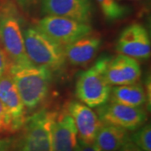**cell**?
Segmentation results:
<instances>
[{
	"instance_id": "cell-1",
	"label": "cell",
	"mask_w": 151,
	"mask_h": 151,
	"mask_svg": "<svg viewBox=\"0 0 151 151\" xmlns=\"http://www.w3.org/2000/svg\"><path fill=\"white\" fill-rule=\"evenodd\" d=\"M25 109L34 110L46 99L51 82V70L30 64L18 65L11 64L8 72Z\"/></svg>"
},
{
	"instance_id": "cell-2",
	"label": "cell",
	"mask_w": 151,
	"mask_h": 151,
	"mask_svg": "<svg viewBox=\"0 0 151 151\" xmlns=\"http://www.w3.org/2000/svg\"><path fill=\"white\" fill-rule=\"evenodd\" d=\"M0 45L11 64H32L25 52L20 16L15 6L10 2L4 3L0 8Z\"/></svg>"
},
{
	"instance_id": "cell-3",
	"label": "cell",
	"mask_w": 151,
	"mask_h": 151,
	"mask_svg": "<svg viewBox=\"0 0 151 151\" xmlns=\"http://www.w3.org/2000/svg\"><path fill=\"white\" fill-rule=\"evenodd\" d=\"M25 52L34 65L49 70H58L65 64L63 46L47 36L37 27H29L23 31Z\"/></svg>"
},
{
	"instance_id": "cell-4",
	"label": "cell",
	"mask_w": 151,
	"mask_h": 151,
	"mask_svg": "<svg viewBox=\"0 0 151 151\" xmlns=\"http://www.w3.org/2000/svg\"><path fill=\"white\" fill-rule=\"evenodd\" d=\"M108 58V56L101 57L90 68L82 71L77 78L76 95L81 103L89 108H98L109 99L112 87L104 74Z\"/></svg>"
},
{
	"instance_id": "cell-5",
	"label": "cell",
	"mask_w": 151,
	"mask_h": 151,
	"mask_svg": "<svg viewBox=\"0 0 151 151\" xmlns=\"http://www.w3.org/2000/svg\"><path fill=\"white\" fill-rule=\"evenodd\" d=\"M55 113L43 109L26 119L18 151H54L51 128Z\"/></svg>"
},
{
	"instance_id": "cell-6",
	"label": "cell",
	"mask_w": 151,
	"mask_h": 151,
	"mask_svg": "<svg viewBox=\"0 0 151 151\" xmlns=\"http://www.w3.org/2000/svg\"><path fill=\"white\" fill-rule=\"evenodd\" d=\"M35 27L63 47L93 31L90 24L52 15L38 20Z\"/></svg>"
},
{
	"instance_id": "cell-7",
	"label": "cell",
	"mask_w": 151,
	"mask_h": 151,
	"mask_svg": "<svg viewBox=\"0 0 151 151\" xmlns=\"http://www.w3.org/2000/svg\"><path fill=\"white\" fill-rule=\"evenodd\" d=\"M97 114L103 124L131 131L140 128L147 120L146 112L141 107H129L112 102L99 106Z\"/></svg>"
},
{
	"instance_id": "cell-8",
	"label": "cell",
	"mask_w": 151,
	"mask_h": 151,
	"mask_svg": "<svg viewBox=\"0 0 151 151\" xmlns=\"http://www.w3.org/2000/svg\"><path fill=\"white\" fill-rule=\"evenodd\" d=\"M117 51L134 59L147 60L151 52L150 38L140 24H132L124 29L117 41Z\"/></svg>"
},
{
	"instance_id": "cell-9",
	"label": "cell",
	"mask_w": 151,
	"mask_h": 151,
	"mask_svg": "<svg viewBox=\"0 0 151 151\" xmlns=\"http://www.w3.org/2000/svg\"><path fill=\"white\" fill-rule=\"evenodd\" d=\"M66 110L74 120L79 142L87 145L95 143L98 130L103 124L97 113L78 101L68 103Z\"/></svg>"
},
{
	"instance_id": "cell-10",
	"label": "cell",
	"mask_w": 151,
	"mask_h": 151,
	"mask_svg": "<svg viewBox=\"0 0 151 151\" xmlns=\"http://www.w3.org/2000/svg\"><path fill=\"white\" fill-rule=\"evenodd\" d=\"M104 74L111 86L129 85L139 80L141 68L136 59L119 54L108 58Z\"/></svg>"
},
{
	"instance_id": "cell-11",
	"label": "cell",
	"mask_w": 151,
	"mask_h": 151,
	"mask_svg": "<svg viewBox=\"0 0 151 151\" xmlns=\"http://www.w3.org/2000/svg\"><path fill=\"white\" fill-rule=\"evenodd\" d=\"M0 101L10 120L12 132L22 129L26 121V109L9 73L0 76Z\"/></svg>"
},
{
	"instance_id": "cell-12",
	"label": "cell",
	"mask_w": 151,
	"mask_h": 151,
	"mask_svg": "<svg viewBox=\"0 0 151 151\" xmlns=\"http://www.w3.org/2000/svg\"><path fill=\"white\" fill-rule=\"evenodd\" d=\"M46 15L65 17L90 24L92 17L91 0H41Z\"/></svg>"
},
{
	"instance_id": "cell-13",
	"label": "cell",
	"mask_w": 151,
	"mask_h": 151,
	"mask_svg": "<svg viewBox=\"0 0 151 151\" xmlns=\"http://www.w3.org/2000/svg\"><path fill=\"white\" fill-rule=\"evenodd\" d=\"M54 151H76L79 145L74 120L67 110L56 113L51 128Z\"/></svg>"
},
{
	"instance_id": "cell-14",
	"label": "cell",
	"mask_w": 151,
	"mask_h": 151,
	"mask_svg": "<svg viewBox=\"0 0 151 151\" xmlns=\"http://www.w3.org/2000/svg\"><path fill=\"white\" fill-rule=\"evenodd\" d=\"M101 43V35L92 31L63 47L65 60L73 65H86L97 54Z\"/></svg>"
},
{
	"instance_id": "cell-15",
	"label": "cell",
	"mask_w": 151,
	"mask_h": 151,
	"mask_svg": "<svg viewBox=\"0 0 151 151\" xmlns=\"http://www.w3.org/2000/svg\"><path fill=\"white\" fill-rule=\"evenodd\" d=\"M112 103L125 106L140 108L147 100L144 86L139 83H133L123 86H114L111 88L109 99Z\"/></svg>"
},
{
	"instance_id": "cell-16",
	"label": "cell",
	"mask_w": 151,
	"mask_h": 151,
	"mask_svg": "<svg viewBox=\"0 0 151 151\" xmlns=\"http://www.w3.org/2000/svg\"><path fill=\"white\" fill-rule=\"evenodd\" d=\"M130 139L128 130L108 124H103L98 130L95 144L100 151H117Z\"/></svg>"
},
{
	"instance_id": "cell-17",
	"label": "cell",
	"mask_w": 151,
	"mask_h": 151,
	"mask_svg": "<svg viewBox=\"0 0 151 151\" xmlns=\"http://www.w3.org/2000/svg\"><path fill=\"white\" fill-rule=\"evenodd\" d=\"M97 1L101 7L105 17L110 20L121 19L127 13V9L124 6L119 5V4L115 2V0H97Z\"/></svg>"
},
{
	"instance_id": "cell-18",
	"label": "cell",
	"mask_w": 151,
	"mask_h": 151,
	"mask_svg": "<svg viewBox=\"0 0 151 151\" xmlns=\"http://www.w3.org/2000/svg\"><path fill=\"white\" fill-rule=\"evenodd\" d=\"M130 140L143 151H151L150 124L141 126L134 134L130 136Z\"/></svg>"
},
{
	"instance_id": "cell-19",
	"label": "cell",
	"mask_w": 151,
	"mask_h": 151,
	"mask_svg": "<svg viewBox=\"0 0 151 151\" xmlns=\"http://www.w3.org/2000/svg\"><path fill=\"white\" fill-rule=\"evenodd\" d=\"M4 132H12V129L10 120L3 106V103L0 101V133Z\"/></svg>"
},
{
	"instance_id": "cell-20",
	"label": "cell",
	"mask_w": 151,
	"mask_h": 151,
	"mask_svg": "<svg viewBox=\"0 0 151 151\" xmlns=\"http://www.w3.org/2000/svg\"><path fill=\"white\" fill-rule=\"evenodd\" d=\"M10 65V60L9 59L4 50L0 45V76L5 75L9 72Z\"/></svg>"
},
{
	"instance_id": "cell-21",
	"label": "cell",
	"mask_w": 151,
	"mask_h": 151,
	"mask_svg": "<svg viewBox=\"0 0 151 151\" xmlns=\"http://www.w3.org/2000/svg\"><path fill=\"white\" fill-rule=\"evenodd\" d=\"M14 139L13 138L0 139V151H9L14 145Z\"/></svg>"
},
{
	"instance_id": "cell-22",
	"label": "cell",
	"mask_w": 151,
	"mask_h": 151,
	"mask_svg": "<svg viewBox=\"0 0 151 151\" xmlns=\"http://www.w3.org/2000/svg\"><path fill=\"white\" fill-rule=\"evenodd\" d=\"M76 151H100L98 147L95 143L93 144H90V145H87V144H83L79 142V145Z\"/></svg>"
},
{
	"instance_id": "cell-23",
	"label": "cell",
	"mask_w": 151,
	"mask_h": 151,
	"mask_svg": "<svg viewBox=\"0 0 151 151\" xmlns=\"http://www.w3.org/2000/svg\"><path fill=\"white\" fill-rule=\"evenodd\" d=\"M117 151H143L141 149H139L135 144H134L132 141H127L124 145L122 146L119 150Z\"/></svg>"
},
{
	"instance_id": "cell-24",
	"label": "cell",
	"mask_w": 151,
	"mask_h": 151,
	"mask_svg": "<svg viewBox=\"0 0 151 151\" xmlns=\"http://www.w3.org/2000/svg\"><path fill=\"white\" fill-rule=\"evenodd\" d=\"M19 4L24 9L30 8L37 3V0H18Z\"/></svg>"
}]
</instances>
